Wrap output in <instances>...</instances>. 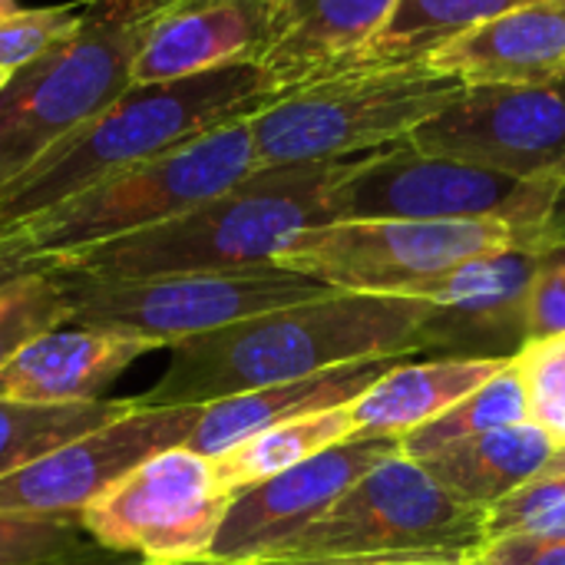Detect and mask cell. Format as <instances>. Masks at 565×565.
I'll use <instances>...</instances> for the list:
<instances>
[{
  "instance_id": "17",
  "label": "cell",
  "mask_w": 565,
  "mask_h": 565,
  "mask_svg": "<svg viewBox=\"0 0 565 565\" xmlns=\"http://www.w3.org/2000/svg\"><path fill=\"white\" fill-rule=\"evenodd\" d=\"M149 351L156 348L139 338L63 324L30 341L0 371V401H20V404L103 401L106 387Z\"/></svg>"
},
{
  "instance_id": "31",
  "label": "cell",
  "mask_w": 565,
  "mask_h": 565,
  "mask_svg": "<svg viewBox=\"0 0 565 565\" xmlns=\"http://www.w3.org/2000/svg\"><path fill=\"white\" fill-rule=\"evenodd\" d=\"M526 334L530 341L565 334V238L546 245L540 258V268L530 288Z\"/></svg>"
},
{
  "instance_id": "30",
  "label": "cell",
  "mask_w": 565,
  "mask_h": 565,
  "mask_svg": "<svg viewBox=\"0 0 565 565\" xmlns=\"http://www.w3.org/2000/svg\"><path fill=\"white\" fill-rule=\"evenodd\" d=\"M103 546L79 520H26L0 516V565H50L96 553Z\"/></svg>"
},
{
  "instance_id": "27",
  "label": "cell",
  "mask_w": 565,
  "mask_h": 565,
  "mask_svg": "<svg viewBox=\"0 0 565 565\" xmlns=\"http://www.w3.org/2000/svg\"><path fill=\"white\" fill-rule=\"evenodd\" d=\"M487 543L510 536L565 540V447L516 493L493 503L483 516Z\"/></svg>"
},
{
  "instance_id": "20",
  "label": "cell",
  "mask_w": 565,
  "mask_h": 565,
  "mask_svg": "<svg viewBox=\"0 0 565 565\" xmlns=\"http://www.w3.org/2000/svg\"><path fill=\"white\" fill-rule=\"evenodd\" d=\"M513 358H437L404 361L371 384L354 404L358 437H404L493 381Z\"/></svg>"
},
{
  "instance_id": "28",
  "label": "cell",
  "mask_w": 565,
  "mask_h": 565,
  "mask_svg": "<svg viewBox=\"0 0 565 565\" xmlns=\"http://www.w3.org/2000/svg\"><path fill=\"white\" fill-rule=\"evenodd\" d=\"M83 0L53 7H23L20 0H0V79L66 40L79 23Z\"/></svg>"
},
{
  "instance_id": "10",
  "label": "cell",
  "mask_w": 565,
  "mask_h": 565,
  "mask_svg": "<svg viewBox=\"0 0 565 565\" xmlns=\"http://www.w3.org/2000/svg\"><path fill=\"white\" fill-rule=\"evenodd\" d=\"M559 242L543 232L503 222H407L358 218L301 232L275 265L311 275L338 291L411 298L417 285L460 262L513 245Z\"/></svg>"
},
{
  "instance_id": "13",
  "label": "cell",
  "mask_w": 565,
  "mask_h": 565,
  "mask_svg": "<svg viewBox=\"0 0 565 565\" xmlns=\"http://www.w3.org/2000/svg\"><path fill=\"white\" fill-rule=\"evenodd\" d=\"M202 407H139L43 454L0 480V516L79 520V513L142 460L182 447Z\"/></svg>"
},
{
  "instance_id": "1",
  "label": "cell",
  "mask_w": 565,
  "mask_h": 565,
  "mask_svg": "<svg viewBox=\"0 0 565 565\" xmlns=\"http://www.w3.org/2000/svg\"><path fill=\"white\" fill-rule=\"evenodd\" d=\"M437 305L397 295L331 291L218 331L175 341L139 407H205L245 391L301 381L341 364L434 351L424 324Z\"/></svg>"
},
{
  "instance_id": "18",
  "label": "cell",
  "mask_w": 565,
  "mask_h": 565,
  "mask_svg": "<svg viewBox=\"0 0 565 565\" xmlns=\"http://www.w3.org/2000/svg\"><path fill=\"white\" fill-rule=\"evenodd\" d=\"M411 358L414 354L354 361V364H341V367H331V371H321V374H311L301 381H285V384H271V387L212 401L202 407V417H199L192 437L185 440V447L209 460L222 457L235 444H242L275 424L354 404L371 384H377L387 371H394L397 364H404Z\"/></svg>"
},
{
  "instance_id": "32",
  "label": "cell",
  "mask_w": 565,
  "mask_h": 565,
  "mask_svg": "<svg viewBox=\"0 0 565 565\" xmlns=\"http://www.w3.org/2000/svg\"><path fill=\"white\" fill-rule=\"evenodd\" d=\"M477 565H565V540L540 536H510L487 543V550L473 559Z\"/></svg>"
},
{
  "instance_id": "26",
  "label": "cell",
  "mask_w": 565,
  "mask_h": 565,
  "mask_svg": "<svg viewBox=\"0 0 565 565\" xmlns=\"http://www.w3.org/2000/svg\"><path fill=\"white\" fill-rule=\"evenodd\" d=\"M73 308L70 278L60 262L0 288V371L40 334L63 328Z\"/></svg>"
},
{
  "instance_id": "19",
  "label": "cell",
  "mask_w": 565,
  "mask_h": 565,
  "mask_svg": "<svg viewBox=\"0 0 565 565\" xmlns=\"http://www.w3.org/2000/svg\"><path fill=\"white\" fill-rule=\"evenodd\" d=\"M391 7L394 0H278V33L262 60L265 76L281 93L344 70L384 26Z\"/></svg>"
},
{
  "instance_id": "2",
  "label": "cell",
  "mask_w": 565,
  "mask_h": 565,
  "mask_svg": "<svg viewBox=\"0 0 565 565\" xmlns=\"http://www.w3.org/2000/svg\"><path fill=\"white\" fill-rule=\"evenodd\" d=\"M354 159L258 166L209 202L60 265L96 281L271 265L301 232L334 222L331 192Z\"/></svg>"
},
{
  "instance_id": "7",
  "label": "cell",
  "mask_w": 565,
  "mask_h": 565,
  "mask_svg": "<svg viewBox=\"0 0 565 565\" xmlns=\"http://www.w3.org/2000/svg\"><path fill=\"white\" fill-rule=\"evenodd\" d=\"M252 169H258V156L248 116H242L70 195L20 228L40 255L60 262L156 228L225 192Z\"/></svg>"
},
{
  "instance_id": "14",
  "label": "cell",
  "mask_w": 565,
  "mask_h": 565,
  "mask_svg": "<svg viewBox=\"0 0 565 565\" xmlns=\"http://www.w3.org/2000/svg\"><path fill=\"white\" fill-rule=\"evenodd\" d=\"M401 454V437H351L232 497L212 550L195 565H258L301 536L364 473Z\"/></svg>"
},
{
  "instance_id": "36",
  "label": "cell",
  "mask_w": 565,
  "mask_h": 565,
  "mask_svg": "<svg viewBox=\"0 0 565 565\" xmlns=\"http://www.w3.org/2000/svg\"><path fill=\"white\" fill-rule=\"evenodd\" d=\"M0 83H3V79H0Z\"/></svg>"
},
{
  "instance_id": "4",
  "label": "cell",
  "mask_w": 565,
  "mask_h": 565,
  "mask_svg": "<svg viewBox=\"0 0 565 565\" xmlns=\"http://www.w3.org/2000/svg\"><path fill=\"white\" fill-rule=\"evenodd\" d=\"M159 0H83L76 30L0 83V192L132 86Z\"/></svg>"
},
{
  "instance_id": "6",
  "label": "cell",
  "mask_w": 565,
  "mask_h": 565,
  "mask_svg": "<svg viewBox=\"0 0 565 565\" xmlns=\"http://www.w3.org/2000/svg\"><path fill=\"white\" fill-rule=\"evenodd\" d=\"M483 510L454 500L404 454L364 473L281 553L258 565L440 563L467 565L487 550Z\"/></svg>"
},
{
  "instance_id": "12",
  "label": "cell",
  "mask_w": 565,
  "mask_h": 565,
  "mask_svg": "<svg viewBox=\"0 0 565 565\" xmlns=\"http://www.w3.org/2000/svg\"><path fill=\"white\" fill-rule=\"evenodd\" d=\"M401 142L510 179H565V86H463Z\"/></svg>"
},
{
  "instance_id": "22",
  "label": "cell",
  "mask_w": 565,
  "mask_h": 565,
  "mask_svg": "<svg viewBox=\"0 0 565 565\" xmlns=\"http://www.w3.org/2000/svg\"><path fill=\"white\" fill-rule=\"evenodd\" d=\"M520 3L526 0H394L384 26L364 43V50L344 70L427 66V60L440 53L447 43Z\"/></svg>"
},
{
  "instance_id": "8",
  "label": "cell",
  "mask_w": 565,
  "mask_h": 565,
  "mask_svg": "<svg viewBox=\"0 0 565 565\" xmlns=\"http://www.w3.org/2000/svg\"><path fill=\"white\" fill-rule=\"evenodd\" d=\"M563 205L565 179H510L407 142L358 156L331 192L334 222H503L553 238H565Z\"/></svg>"
},
{
  "instance_id": "34",
  "label": "cell",
  "mask_w": 565,
  "mask_h": 565,
  "mask_svg": "<svg viewBox=\"0 0 565 565\" xmlns=\"http://www.w3.org/2000/svg\"><path fill=\"white\" fill-rule=\"evenodd\" d=\"M50 565H149V563L132 559V556H116V553L96 550V553H86V556H76V559H63V563H50Z\"/></svg>"
},
{
  "instance_id": "21",
  "label": "cell",
  "mask_w": 565,
  "mask_h": 565,
  "mask_svg": "<svg viewBox=\"0 0 565 565\" xmlns=\"http://www.w3.org/2000/svg\"><path fill=\"white\" fill-rule=\"evenodd\" d=\"M556 450L559 444L546 430L536 424H516L430 454L420 467L454 500L487 513L493 503L530 483Z\"/></svg>"
},
{
  "instance_id": "15",
  "label": "cell",
  "mask_w": 565,
  "mask_h": 565,
  "mask_svg": "<svg viewBox=\"0 0 565 565\" xmlns=\"http://www.w3.org/2000/svg\"><path fill=\"white\" fill-rule=\"evenodd\" d=\"M275 33L278 0H159L132 60V83L262 66Z\"/></svg>"
},
{
  "instance_id": "23",
  "label": "cell",
  "mask_w": 565,
  "mask_h": 565,
  "mask_svg": "<svg viewBox=\"0 0 565 565\" xmlns=\"http://www.w3.org/2000/svg\"><path fill=\"white\" fill-rule=\"evenodd\" d=\"M351 437H358V430H354L351 404H344V407H331V411H318L308 417L275 424V427L235 444L222 457H212V467H215L222 490L228 497H235V493H242L262 480H271V477H278V473H285V470H291Z\"/></svg>"
},
{
  "instance_id": "24",
  "label": "cell",
  "mask_w": 565,
  "mask_h": 565,
  "mask_svg": "<svg viewBox=\"0 0 565 565\" xmlns=\"http://www.w3.org/2000/svg\"><path fill=\"white\" fill-rule=\"evenodd\" d=\"M132 397L89 404H20L0 401V480L40 460L43 454L122 417Z\"/></svg>"
},
{
  "instance_id": "25",
  "label": "cell",
  "mask_w": 565,
  "mask_h": 565,
  "mask_svg": "<svg viewBox=\"0 0 565 565\" xmlns=\"http://www.w3.org/2000/svg\"><path fill=\"white\" fill-rule=\"evenodd\" d=\"M516 424H530V407H526L523 381H520V374H516V367L510 361L493 381H487L480 391L463 397L444 417L404 434L401 437V454L407 460L420 463L430 454H440V450H447V447H454L460 440L493 434V430H503V427H516Z\"/></svg>"
},
{
  "instance_id": "16",
  "label": "cell",
  "mask_w": 565,
  "mask_h": 565,
  "mask_svg": "<svg viewBox=\"0 0 565 565\" xmlns=\"http://www.w3.org/2000/svg\"><path fill=\"white\" fill-rule=\"evenodd\" d=\"M463 86H565V0H526L427 60Z\"/></svg>"
},
{
  "instance_id": "11",
  "label": "cell",
  "mask_w": 565,
  "mask_h": 565,
  "mask_svg": "<svg viewBox=\"0 0 565 565\" xmlns=\"http://www.w3.org/2000/svg\"><path fill=\"white\" fill-rule=\"evenodd\" d=\"M228 503L212 460L182 444L103 490L79 513V526L106 553L149 565H195L212 550Z\"/></svg>"
},
{
  "instance_id": "9",
  "label": "cell",
  "mask_w": 565,
  "mask_h": 565,
  "mask_svg": "<svg viewBox=\"0 0 565 565\" xmlns=\"http://www.w3.org/2000/svg\"><path fill=\"white\" fill-rule=\"evenodd\" d=\"M66 278L73 291V308L66 318L70 328L139 338L156 351L265 311L338 291L311 275L281 268L275 262L228 271H189L122 281H96L73 271H66Z\"/></svg>"
},
{
  "instance_id": "33",
  "label": "cell",
  "mask_w": 565,
  "mask_h": 565,
  "mask_svg": "<svg viewBox=\"0 0 565 565\" xmlns=\"http://www.w3.org/2000/svg\"><path fill=\"white\" fill-rule=\"evenodd\" d=\"M53 265H56V262L46 258V255H40L20 225L0 222V288H7V285L17 281V278L46 271V268H53Z\"/></svg>"
},
{
  "instance_id": "3",
  "label": "cell",
  "mask_w": 565,
  "mask_h": 565,
  "mask_svg": "<svg viewBox=\"0 0 565 565\" xmlns=\"http://www.w3.org/2000/svg\"><path fill=\"white\" fill-rule=\"evenodd\" d=\"M271 96H278V89L262 66H228L169 83H132L0 192V222L23 225L136 162L162 156L222 122L252 116Z\"/></svg>"
},
{
  "instance_id": "29",
  "label": "cell",
  "mask_w": 565,
  "mask_h": 565,
  "mask_svg": "<svg viewBox=\"0 0 565 565\" xmlns=\"http://www.w3.org/2000/svg\"><path fill=\"white\" fill-rule=\"evenodd\" d=\"M513 367L526 391L530 424L565 447V334L526 341L516 351Z\"/></svg>"
},
{
  "instance_id": "35",
  "label": "cell",
  "mask_w": 565,
  "mask_h": 565,
  "mask_svg": "<svg viewBox=\"0 0 565 565\" xmlns=\"http://www.w3.org/2000/svg\"><path fill=\"white\" fill-rule=\"evenodd\" d=\"M467 565H477V563H467Z\"/></svg>"
},
{
  "instance_id": "5",
  "label": "cell",
  "mask_w": 565,
  "mask_h": 565,
  "mask_svg": "<svg viewBox=\"0 0 565 565\" xmlns=\"http://www.w3.org/2000/svg\"><path fill=\"white\" fill-rule=\"evenodd\" d=\"M463 89L430 66L344 70L281 89L248 116L258 166L341 162L407 139Z\"/></svg>"
}]
</instances>
